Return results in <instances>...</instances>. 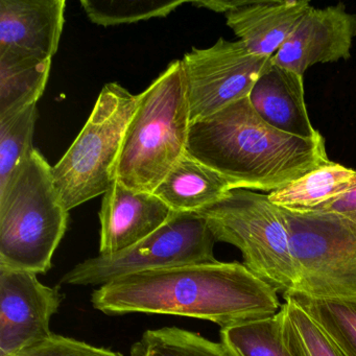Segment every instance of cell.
<instances>
[{"label":"cell","instance_id":"5bb4252c","mask_svg":"<svg viewBox=\"0 0 356 356\" xmlns=\"http://www.w3.org/2000/svg\"><path fill=\"white\" fill-rule=\"evenodd\" d=\"M304 76L268 60L248 99L254 111L266 124L299 138L320 137L308 115Z\"/></svg>","mask_w":356,"mask_h":356},{"label":"cell","instance_id":"8992f818","mask_svg":"<svg viewBox=\"0 0 356 356\" xmlns=\"http://www.w3.org/2000/svg\"><path fill=\"white\" fill-rule=\"evenodd\" d=\"M216 241L243 254V264L283 296L296 291L297 270L289 231L268 193L231 189L213 205L200 210Z\"/></svg>","mask_w":356,"mask_h":356},{"label":"cell","instance_id":"277c9868","mask_svg":"<svg viewBox=\"0 0 356 356\" xmlns=\"http://www.w3.org/2000/svg\"><path fill=\"white\" fill-rule=\"evenodd\" d=\"M67 225L53 168L35 149L0 191V268L47 274Z\"/></svg>","mask_w":356,"mask_h":356},{"label":"cell","instance_id":"ffe728a7","mask_svg":"<svg viewBox=\"0 0 356 356\" xmlns=\"http://www.w3.org/2000/svg\"><path fill=\"white\" fill-rule=\"evenodd\" d=\"M220 343L232 356H296L285 341L283 314L220 329Z\"/></svg>","mask_w":356,"mask_h":356},{"label":"cell","instance_id":"6da1fadb","mask_svg":"<svg viewBox=\"0 0 356 356\" xmlns=\"http://www.w3.org/2000/svg\"><path fill=\"white\" fill-rule=\"evenodd\" d=\"M108 316L164 314L209 321L220 329L275 316L278 293L239 262L191 264L120 277L91 295Z\"/></svg>","mask_w":356,"mask_h":356},{"label":"cell","instance_id":"9c48e42d","mask_svg":"<svg viewBox=\"0 0 356 356\" xmlns=\"http://www.w3.org/2000/svg\"><path fill=\"white\" fill-rule=\"evenodd\" d=\"M268 59L250 53L241 41L224 38L185 54L181 63L191 122L247 99Z\"/></svg>","mask_w":356,"mask_h":356},{"label":"cell","instance_id":"4316f807","mask_svg":"<svg viewBox=\"0 0 356 356\" xmlns=\"http://www.w3.org/2000/svg\"><path fill=\"white\" fill-rule=\"evenodd\" d=\"M241 3V0H197L191 1V5L197 8L210 10L216 13L227 14L236 9Z\"/></svg>","mask_w":356,"mask_h":356},{"label":"cell","instance_id":"e0dca14e","mask_svg":"<svg viewBox=\"0 0 356 356\" xmlns=\"http://www.w3.org/2000/svg\"><path fill=\"white\" fill-rule=\"evenodd\" d=\"M51 59L0 51V120L37 105L51 74Z\"/></svg>","mask_w":356,"mask_h":356},{"label":"cell","instance_id":"44dd1931","mask_svg":"<svg viewBox=\"0 0 356 356\" xmlns=\"http://www.w3.org/2000/svg\"><path fill=\"white\" fill-rule=\"evenodd\" d=\"M130 356H232L222 343L178 327L147 330L133 343Z\"/></svg>","mask_w":356,"mask_h":356},{"label":"cell","instance_id":"30bf717a","mask_svg":"<svg viewBox=\"0 0 356 356\" xmlns=\"http://www.w3.org/2000/svg\"><path fill=\"white\" fill-rule=\"evenodd\" d=\"M64 295L37 274L0 268V356H16L51 334Z\"/></svg>","mask_w":356,"mask_h":356},{"label":"cell","instance_id":"4fadbf2b","mask_svg":"<svg viewBox=\"0 0 356 356\" xmlns=\"http://www.w3.org/2000/svg\"><path fill=\"white\" fill-rule=\"evenodd\" d=\"M65 0H0V51L53 59L65 24Z\"/></svg>","mask_w":356,"mask_h":356},{"label":"cell","instance_id":"5b68a950","mask_svg":"<svg viewBox=\"0 0 356 356\" xmlns=\"http://www.w3.org/2000/svg\"><path fill=\"white\" fill-rule=\"evenodd\" d=\"M137 103L138 95L118 83L102 89L84 128L53 168L56 191L68 212L105 195L115 182L124 135Z\"/></svg>","mask_w":356,"mask_h":356},{"label":"cell","instance_id":"d6986e66","mask_svg":"<svg viewBox=\"0 0 356 356\" xmlns=\"http://www.w3.org/2000/svg\"><path fill=\"white\" fill-rule=\"evenodd\" d=\"M286 296L296 300L343 355L356 356V297Z\"/></svg>","mask_w":356,"mask_h":356},{"label":"cell","instance_id":"d4e9b609","mask_svg":"<svg viewBox=\"0 0 356 356\" xmlns=\"http://www.w3.org/2000/svg\"><path fill=\"white\" fill-rule=\"evenodd\" d=\"M16 356H122L107 348L51 333L47 339L24 348Z\"/></svg>","mask_w":356,"mask_h":356},{"label":"cell","instance_id":"7a4b0ae2","mask_svg":"<svg viewBox=\"0 0 356 356\" xmlns=\"http://www.w3.org/2000/svg\"><path fill=\"white\" fill-rule=\"evenodd\" d=\"M186 153L228 181L232 189L272 193L330 161L323 135L285 134L243 99L191 122Z\"/></svg>","mask_w":356,"mask_h":356},{"label":"cell","instance_id":"603a6c76","mask_svg":"<svg viewBox=\"0 0 356 356\" xmlns=\"http://www.w3.org/2000/svg\"><path fill=\"white\" fill-rule=\"evenodd\" d=\"M283 298V333L296 356H345L295 299Z\"/></svg>","mask_w":356,"mask_h":356},{"label":"cell","instance_id":"ba28073f","mask_svg":"<svg viewBox=\"0 0 356 356\" xmlns=\"http://www.w3.org/2000/svg\"><path fill=\"white\" fill-rule=\"evenodd\" d=\"M216 243L199 212H174L157 231L130 249L111 256L99 255L76 264L61 284L104 285L120 277L191 264H209Z\"/></svg>","mask_w":356,"mask_h":356},{"label":"cell","instance_id":"484cf974","mask_svg":"<svg viewBox=\"0 0 356 356\" xmlns=\"http://www.w3.org/2000/svg\"><path fill=\"white\" fill-rule=\"evenodd\" d=\"M356 211V178L351 188L312 212L347 213Z\"/></svg>","mask_w":356,"mask_h":356},{"label":"cell","instance_id":"9a60e30c","mask_svg":"<svg viewBox=\"0 0 356 356\" xmlns=\"http://www.w3.org/2000/svg\"><path fill=\"white\" fill-rule=\"evenodd\" d=\"M310 8L308 0H241L238 7L225 16L227 26L250 53L270 58Z\"/></svg>","mask_w":356,"mask_h":356},{"label":"cell","instance_id":"3957f363","mask_svg":"<svg viewBox=\"0 0 356 356\" xmlns=\"http://www.w3.org/2000/svg\"><path fill=\"white\" fill-rule=\"evenodd\" d=\"M191 124L182 63L176 60L138 95L116 180L133 191L153 193L186 153Z\"/></svg>","mask_w":356,"mask_h":356},{"label":"cell","instance_id":"cb8c5ba5","mask_svg":"<svg viewBox=\"0 0 356 356\" xmlns=\"http://www.w3.org/2000/svg\"><path fill=\"white\" fill-rule=\"evenodd\" d=\"M187 1H152V0H81L87 17L99 26H114L120 24L166 17L177 8Z\"/></svg>","mask_w":356,"mask_h":356},{"label":"cell","instance_id":"8fae6325","mask_svg":"<svg viewBox=\"0 0 356 356\" xmlns=\"http://www.w3.org/2000/svg\"><path fill=\"white\" fill-rule=\"evenodd\" d=\"M355 37L356 14L349 13L343 3L312 7L273 56V62L304 76L316 64L349 60Z\"/></svg>","mask_w":356,"mask_h":356},{"label":"cell","instance_id":"52a82bcc","mask_svg":"<svg viewBox=\"0 0 356 356\" xmlns=\"http://www.w3.org/2000/svg\"><path fill=\"white\" fill-rule=\"evenodd\" d=\"M278 209L289 231L297 270L293 293L356 297V211L301 213Z\"/></svg>","mask_w":356,"mask_h":356},{"label":"cell","instance_id":"2e32d148","mask_svg":"<svg viewBox=\"0 0 356 356\" xmlns=\"http://www.w3.org/2000/svg\"><path fill=\"white\" fill-rule=\"evenodd\" d=\"M231 189L218 172L185 153L153 193L172 211L197 212L220 201Z\"/></svg>","mask_w":356,"mask_h":356},{"label":"cell","instance_id":"7c38bea8","mask_svg":"<svg viewBox=\"0 0 356 356\" xmlns=\"http://www.w3.org/2000/svg\"><path fill=\"white\" fill-rule=\"evenodd\" d=\"M174 212L155 193L133 191L116 180L102 202L99 255L130 249L163 226Z\"/></svg>","mask_w":356,"mask_h":356},{"label":"cell","instance_id":"7402d4cb","mask_svg":"<svg viewBox=\"0 0 356 356\" xmlns=\"http://www.w3.org/2000/svg\"><path fill=\"white\" fill-rule=\"evenodd\" d=\"M37 118V105H33L0 120V191H5L34 152Z\"/></svg>","mask_w":356,"mask_h":356},{"label":"cell","instance_id":"ac0fdd59","mask_svg":"<svg viewBox=\"0 0 356 356\" xmlns=\"http://www.w3.org/2000/svg\"><path fill=\"white\" fill-rule=\"evenodd\" d=\"M355 178V170L331 161L268 193V199L289 211L312 212L351 188Z\"/></svg>","mask_w":356,"mask_h":356}]
</instances>
